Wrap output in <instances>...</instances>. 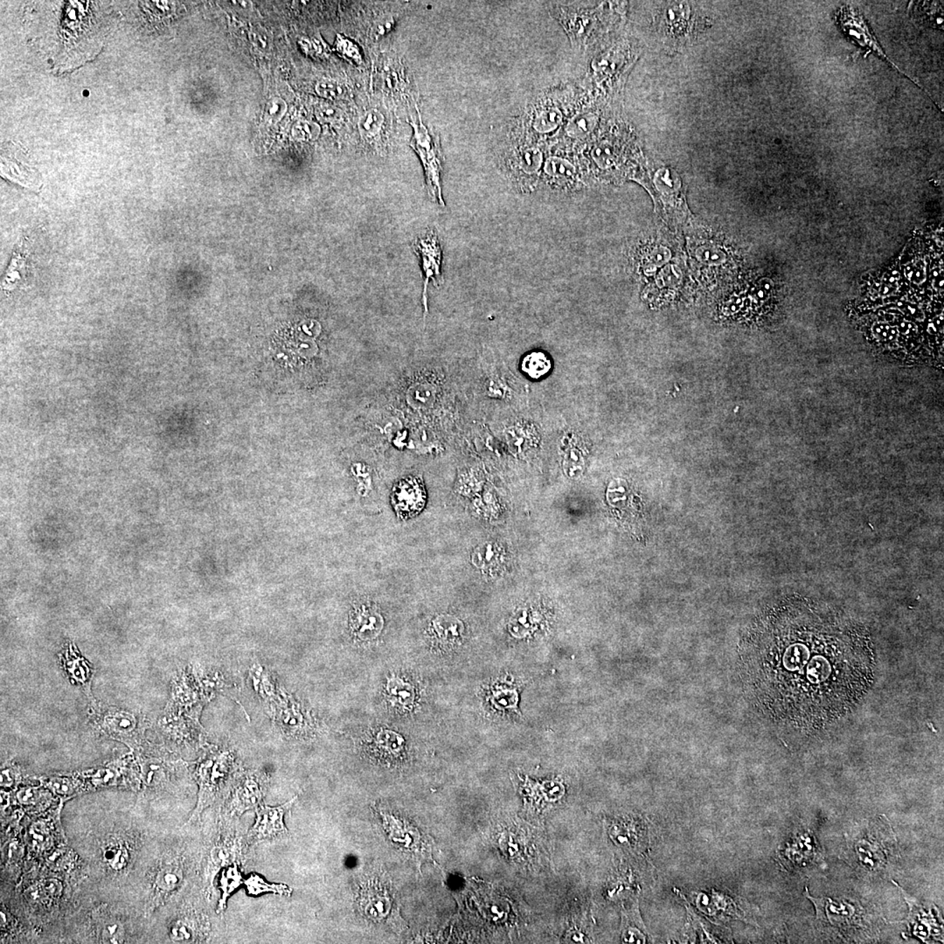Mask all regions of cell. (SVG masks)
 I'll list each match as a JSON object with an SVG mask.
<instances>
[{
    "instance_id": "cell-32",
    "label": "cell",
    "mask_w": 944,
    "mask_h": 944,
    "mask_svg": "<svg viewBox=\"0 0 944 944\" xmlns=\"http://www.w3.org/2000/svg\"><path fill=\"white\" fill-rule=\"evenodd\" d=\"M317 113L318 118L325 123L335 122L340 118L339 109L329 104L319 106Z\"/></svg>"
},
{
    "instance_id": "cell-28",
    "label": "cell",
    "mask_w": 944,
    "mask_h": 944,
    "mask_svg": "<svg viewBox=\"0 0 944 944\" xmlns=\"http://www.w3.org/2000/svg\"><path fill=\"white\" fill-rule=\"evenodd\" d=\"M337 48L346 58L353 60L356 64L362 63V56L360 49L354 44L353 41L346 40L345 38L340 37L337 41Z\"/></svg>"
},
{
    "instance_id": "cell-24",
    "label": "cell",
    "mask_w": 944,
    "mask_h": 944,
    "mask_svg": "<svg viewBox=\"0 0 944 944\" xmlns=\"http://www.w3.org/2000/svg\"><path fill=\"white\" fill-rule=\"evenodd\" d=\"M20 803L25 807H42V804L47 801L46 795L37 789H27L20 791L18 794Z\"/></svg>"
},
{
    "instance_id": "cell-13",
    "label": "cell",
    "mask_w": 944,
    "mask_h": 944,
    "mask_svg": "<svg viewBox=\"0 0 944 944\" xmlns=\"http://www.w3.org/2000/svg\"><path fill=\"white\" fill-rule=\"evenodd\" d=\"M383 623L384 621L378 609L369 603H364L355 608L351 616V626L355 636L361 640H371L378 637L382 631Z\"/></svg>"
},
{
    "instance_id": "cell-9",
    "label": "cell",
    "mask_w": 944,
    "mask_h": 944,
    "mask_svg": "<svg viewBox=\"0 0 944 944\" xmlns=\"http://www.w3.org/2000/svg\"><path fill=\"white\" fill-rule=\"evenodd\" d=\"M296 800L297 797L280 807H269L261 805L257 808L255 810L257 819L248 834L250 842H260L262 840H274L287 835L288 832L285 825V817Z\"/></svg>"
},
{
    "instance_id": "cell-19",
    "label": "cell",
    "mask_w": 944,
    "mask_h": 944,
    "mask_svg": "<svg viewBox=\"0 0 944 944\" xmlns=\"http://www.w3.org/2000/svg\"><path fill=\"white\" fill-rule=\"evenodd\" d=\"M245 886L250 896H257L262 894L272 893L279 894V896H290L292 890L288 886L283 884H271L265 882L264 879L257 875H251L246 881L244 882Z\"/></svg>"
},
{
    "instance_id": "cell-26",
    "label": "cell",
    "mask_w": 944,
    "mask_h": 944,
    "mask_svg": "<svg viewBox=\"0 0 944 944\" xmlns=\"http://www.w3.org/2000/svg\"><path fill=\"white\" fill-rule=\"evenodd\" d=\"M48 785L63 800H69L78 793L77 788L67 779H51Z\"/></svg>"
},
{
    "instance_id": "cell-31",
    "label": "cell",
    "mask_w": 944,
    "mask_h": 944,
    "mask_svg": "<svg viewBox=\"0 0 944 944\" xmlns=\"http://www.w3.org/2000/svg\"><path fill=\"white\" fill-rule=\"evenodd\" d=\"M102 939L106 943H119L123 940V929L116 924H106L102 931Z\"/></svg>"
},
{
    "instance_id": "cell-2",
    "label": "cell",
    "mask_w": 944,
    "mask_h": 944,
    "mask_svg": "<svg viewBox=\"0 0 944 944\" xmlns=\"http://www.w3.org/2000/svg\"><path fill=\"white\" fill-rule=\"evenodd\" d=\"M580 95L573 88H557L535 97L513 124L511 140L548 145L558 141ZM556 141V142H557Z\"/></svg>"
},
{
    "instance_id": "cell-30",
    "label": "cell",
    "mask_w": 944,
    "mask_h": 944,
    "mask_svg": "<svg viewBox=\"0 0 944 944\" xmlns=\"http://www.w3.org/2000/svg\"><path fill=\"white\" fill-rule=\"evenodd\" d=\"M293 134L298 140H313L318 136L319 128L315 123L299 122L294 127Z\"/></svg>"
},
{
    "instance_id": "cell-27",
    "label": "cell",
    "mask_w": 944,
    "mask_h": 944,
    "mask_svg": "<svg viewBox=\"0 0 944 944\" xmlns=\"http://www.w3.org/2000/svg\"><path fill=\"white\" fill-rule=\"evenodd\" d=\"M285 111V102L281 98H273L266 106L265 120L268 121L269 123L278 122L279 119H282Z\"/></svg>"
},
{
    "instance_id": "cell-3",
    "label": "cell",
    "mask_w": 944,
    "mask_h": 944,
    "mask_svg": "<svg viewBox=\"0 0 944 944\" xmlns=\"http://www.w3.org/2000/svg\"><path fill=\"white\" fill-rule=\"evenodd\" d=\"M512 140L505 154V168L511 183L520 190L532 191L538 187L546 159L545 145Z\"/></svg>"
},
{
    "instance_id": "cell-11",
    "label": "cell",
    "mask_w": 944,
    "mask_h": 944,
    "mask_svg": "<svg viewBox=\"0 0 944 944\" xmlns=\"http://www.w3.org/2000/svg\"><path fill=\"white\" fill-rule=\"evenodd\" d=\"M424 485L417 478H407L393 488L392 503L402 519H410L424 509L426 503Z\"/></svg>"
},
{
    "instance_id": "cell-12",
    "label": "cell",
    "mask_w": 944,
    "mask_h": 944,
    "mask_svg": "<svg viewBox=\"0 0 944 944\" xmlns=\"http://www.w3.org/2000/svg\"><path fill=\"white\" fill-rule=\"evenodd\" d=\"M361 908L372 921L384 922L391 919L393 901L385 887L372 884L361 894Z\"/></svg>"
},
{
    "instance_id": "cell-10",
    "label": "cell",
    "mask_w": 944,
    "mask_h": 944,
    "mask_svg": "<svg viewBox=\"0 0 944 944\" xmlns=\"http://www.w3.org/2000/svg\"><path fill=\"white\" fill-rule=\"evenodd\" d=\"M414 250L418 255H420L422 259V266L425 273V281L424 289V304L425 308V316L428 311L427 305V290L429 279H432L435 286L443 285V278L441 271L442 250L438 241V237L435 231L428 232L422 237L418 238L413 244Z\"/></svg>"
},
{
    "instance_id": "cell-6",
    "label": "cell",
    "mask_w": 944,
    "mask_h": 944,
    "mask_svg": "<svg viewBox=\"0 0 944 944\" xmlns=\"http://www.w3.org/2000/svg\"><path fill=\"white\" fill-rule=\"evenodd\" d=\"M231 765L232 758L229 753L212 755L198 764L196 776L200 793L196 809L188 822L200 818L205 809L214 804L228 778Z\"/></svg>"
},
{
    "instance_id": "cell-33",
    "label": "cell",
    "mask_w": 944,
    "mask_h": 944,
    "mask_svg": "<svg viewBox=\"0 0 944 944\" xmlns=\"http://www.w3.org/2000/svg\"><path fill=\"white\" fill-rule=\"evenodd\" d=\"M393 25H395V20H393V17L389 16L382 18V19L378 20L377 22L375 24L374 27H372V34L375 35V38L384 36L386 33H389V32L392 29Z\"/></svg>"
},
{
    "instance_id": "cell-22",
    "label": "cell",
    "mask_w": 944,
    "mask_h": 944,
    "mask_svg": "<svg viewBox=\"0 0 944 944\" xmlns=\"http://www.w3.org/2000/svg\"><path fill=\"white\" fill-rule=\"evenodd\" d=\"M389 694L400 705L409 706L414 701V692L409 685L400 680H392L389 682Z\"/></svg>"
},
{
    "instance_id": "cell-29",
    "label": "cell",
    "mask_w": 944,
    "mask_h": 944,
    "mask_svg": "<svg viewBox=\"0 0 944 944\" xmlns=\"http://www.w3.org/2000/svg\"><path fill=\"white\" fill-rule=\"evenodd\" d=\"M106 858H107V861L113 868L119 870V869L126 867L128 860V854L126 848L123 847H113L109 848L107 854H106Z\"/></svg>"
},
{
    "instance_id": "cell-16",
    "label": "cell",
    "mask_w": 944,
    "mask_h": 944,
    "mask_svg": "<svg viewBox=\"0 0 944 944\" xmlns=\"http://www.w3.org/2000/svg\"><path fill=\"white\" fill-rule=\"evenodd\" d=\"M183 881V872L177 865H164L155 879L156 889L162 894H170L179 889Z\"/></svg>"
},
{
    "instance_id": "cell-17",
    "label": "cell",
    "mask_w": 944,
    "mask_h": 944,
    "mask_svg": "<svg viewBox=\"0 0 944 944\" xmlns=\"http://www.w3.org/2000/svg\"><path fill=\"white\" fill-rule=\"evenodd\" d=\"M202 929L194 919L184 918L175 921L170 927V938L177 943L194 942Z\"/></svg>"
},
{
    "instance_id": "cell-21",
    "label": "cell",
    "mask_w": 944,
    "mask_h": 944,
    "mask_svg": "<svg viewBox=\"0 0 944 944\" xmlns=\"http://www.w3.org/2000/svg\"><path fill=\"white\" fill-rule=\"evenodd\" d=\"M551 365L544 353L536 352L527 355L522 368L532 378H539L549 371Z\"/></svg>"
},
{
    "instance_id": "cell-15",
    "label": "cell",
    "mask_w": 944,
    "mask_h": 944,
    "mask_svg": "<svg viewBox=\"0 0 944 944\" xmlns=\"http://www.w3.org/2000/svg\"><path fill=\"white\" fill-rule=\"evenodd\" d=\"M462 623L455 617L440 616L432 622V631L438 640L445 643H455L462 634Z\"/></svg>"
},
{
    "instance_id": "cell-25",
    "label": "cell",
    "mask_w": 944,
    "mask_h": 944,
    "mask_svg": "<svg viewBox=\"0 0 944 944\" xmlns=\"http://www.w3.org/2000/svg\"><path fill=\"white\" fill-rule=\"evenodd\" d=\"M386 67L384 71V74H383V76H384V81L386 88H388L389 90L392 92L399 90L400 84H402V77H400V67H399L400 66L399 65L397 66V63L391 60V62L386 63Z\"/></svg>"
},
{
    "instance_id": "cell-14",
    "label": "cell",
    "mask_w": 944,
    "mask_h": 944,
    "mask_svg": "<svg viewBox=\"0 0 944 944\" xmlns=\"http://www.w3.org/2000/svg\"><path fill=\"white\" fill-rule=\"evenodd\" d=\"M262 800V790L260 784L255 776H247L237 786L231 801V810L234 814H243L248 810L260 807Z\"/></svg>"
},
{
    "instance_id": "cell-5",
    "label": "cell",
    "mask_w": 944,
    "mask_h": 944,
    "mask_svg": "<svg viewBox=\"0 0 944 944\" xmlns=\"http://www.w3.org/2000/svg\"><path fill=\"white\" fill-rule=\"evenodd\" d=\"M548 7L551 15L562 25L574 49L587 50L594 43L599 32L601 10L555 2L550 4Z\"/></svg>"
},
{
    "instance_id": "cell-34",
    "label": "cell",
    "mask_w": 944,
    "mask_h": 944,
    "mask_svg": "<svg viewBox=\"0 0 944 944\" xmlns=\"http://www.w3.org/2000/svg\"><path fill=\"white\" fill-rule=\"evenodd\" d=\"M252 38H253L252 41L255 44V47L262 49V50H265L268 48V38L266 37L265 34H262L260 31H255Z\"/></svg>"
},
{
    "instance_id": "cell-35",
    "label": "cell",
    "mask_w": 944,
    "mask_h": 944,
    "mask_svg": "<svg viewBox=\"0 0 944 944\" xmlns=\"http://www.w3.org/2000/svg\"><path fill=\"white\" fill-rule=\"evenodd\" d=\"M877 332H881V329H877Z\"/></svg>"
},
{
    "instance_id": "cell-20",
    "label": "cell",
    "mask_w": 944,
    "mask_h": 944,
    "mask_svg": "<svg viewBox=\"0 0 944 944\" xmlns=\"http://www.w3.org/2000/svg\"><path fill=\"white\" fill-rule=\"evenodd\" d=\"M384 120V116L378 109H372L365 112L358 123L361 136L368 141L375 140L381 133Z\"/></svg>"
},
{
    "instance_id": "cell-7",
    "label": "cell",
    "mask_w": 944,
    "mask_h": 944,
    "mask_svg": "<svg viewBox=\"0 0 944 944\" xmlns=\"http://www.w3.org/2000/svg\"><path fill=\"white\" fill-rule=\"evenodd\" d=\"M541 177L552 191L569 193L583 186L585 175L574 152L563 149L546 157Z\"/></svg>"
},
{
    "instance_id": "cell-8",
    "label": "cell",
    "mask_w": 944,
    "mask_h": 944,
    "mask_svg": "<svg viewBox=\"0 0 944 944\" xmlns=\"http://www.w3.org/2000/svg\"><path fill=\"white\" fill-rule=\"evenodd\" d=\"M837 21L844 34L848 38H850L851 41H854V43L860 46L862 48L874 52L879 58L885 59L887 62L892 64L894 69L901 71L882 51L877 40L869 29L868 24L865 23L863 16L858 10L854 8L853 6H843L837 13Z\"/></svg>"
},
{
    "instance_id": "cell-18",
    "label": "cell",
    "mask_w": 944,
    "mask_h": 944,
    "mask_svg": "<svg viewBox=\"0 0 944 944\" xmlns=\"http://www.w3.org/2000/svg\"><path fill=\"white\" fill-rule=\"evenodd\" d=\"M243 883V876L236 865H231L224 869L222 872L221 889L222 897L220 900L218 912H222L225 910L227 901L231 894Z\"/></svg>"
},
{
    "instance_id": "cell-4",
    "label": "cell",
    "mask_w": 944,
    "mask_h": 944,
    "mask_svg": "<svg viewBox=\"0 0 944 944\" xmlns=\"http://www.w3.org/2000/svg\"><path fill=\"white\" fill-rule=\"evenodd\" d=\"M418 119L411 118L410 124L414 133L410 145L420 157L424 166L426 184L429 196L433 201H438L443 208L445 207L443 200L441 173L443 170V156L440 147L439 137L435 136L427 127L422 123L420 112Z\"/></svg>"
},
{
    "instance_id": "cell-23",
    "label": "cell",
    "mask_w": 944,
    "mask_h": 944,
    "mask_svg": "<svg viewBox=\"0 0 944 944\" xmlns=\"http://www.w3.org/2000/svg\"><path fill=\"white\" fill-rule=\"evenodd\" d=\"M319 95L326 99H339L346 95V88L339 81L331 79H325L319 81L316 86Z\"/></svg>"
},
{
    "instance_id": "cell-1",
    "label": "cell",
    "mask_w": 944,
    "mask_h": 944,
    "mask_svg": "<svg viewBox=\"0 0 944 944\" xmlns=\"http://www.w3.org/2000/svg\"><path fill=\"white\" fill-rule=\"evenodd\" d=\"M745 693L774 722L816 729L854 711L875 682L865 634L832 613L783 612L762 620L741 645Z\"/></svg>"
}]
</instances>
